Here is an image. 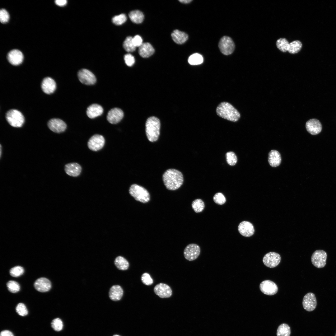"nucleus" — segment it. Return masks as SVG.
<instances>
[{"mask_svg": "<svg viewBox=\"0 0 336 336\" xmlns=\"http://www.w3.org/2000/svg\"><path fill=\"white\" fill-rule=\"evenodd\" d=\"M162 180L166 189L170 190H176L180 187L184 181L182 174L179 170L170 169L165 171Z\"/></svg>", "mask_w": 336, "mask_h": 336, "instance_id": "1", "label": "nucleus"}, {"mask_svg": "<svg viewBox=\"0 0 336 336\" xmlns=\"http://www.w3.org/2000/svg\"><path fill=\"white\" fill-rule=\"evenodd\" d=\"M216 111L220 117L233 122L237 121L240 117L238 111L232 105L226 102L221 103L217 106Z\"/></svg>", "mask_w": 336, "mask_h": 336, "instance_id": "2", "label": "nucleus"}, {"mask_svg": "<svg viewBox=\"0 0 336 336\" xmlns=\"http://www.w3.org/2000/svg\"><path fill=\"white\" fill-rule=\"evenodd\" d=\"M161 124L157 117L152 116L148 118L145 124V131L148 139L151 142L156 141L160 134Z\"/></svg>", "mask_w": 336, "mask_h": 336, "instance_id": "3", "label": "nucleus"}, {"mask_svg": "<svg viewBox=\"0 0 336 336\" xmlns=\"http://www.w3.org/2000/svg\"><path fill=\"white\" fill-rule=\"evenodd\" d=\"M129 192L130 195L137 201L146 203L150 200V195L148 191L144 187L137 184L131 185Z\"/></svg>", "mask_w": 336, "mask_h": 336, "instance_id": "4", "label": "nucleus"}, {"mask_svg": "<svg viewBox=\"0 0 336 336\" xmlns=\"http://www.w3.org/2000/svg\"><path fill=\"white\" fill-rule=\"evenodd\" d=\"M6 118L8 123L14 127H22L25 122V119L22 114L19 111L12 109L6 114Z\"/></svg>", "mask_w": 336, "mask_h": 336, "instance_id": "5", "label": "nucleus"}, {"mask_svg": "<svg viewBox=\"0 0 336 336\" xmlns=\"http://www.w3.org/2000/svg\"><path fill=\"white\" fill-rule=\"evenodd\" d=\"M218 46L221 53L225 55L231 54L235 48V44L232 39L226 36H224L221 39Z\"/></svg>", "mask_w": 336, "mask_h": 336, "instance_id": "6", "label": "nucleus"}, {"mask_svg": "<svg viewBox=\"0 0 336 336\" xmlns=\"http://www.w3.org/2000/svg\"><path fill=\"white\" fill-rule=\"evenodd\" d=\"M326 253L322 250H315L312 254L311 262L313 265L318 268L324 267L326 264Z\"/></svg>", "mask_w": 336, "mask_h": 336, "instance_id": "7", "label": "nucleus"}, {"mask_svg": "<svg viewBox=\"0 0 336 336\" xmlns=\"http://www.w3.org/2000/svg\"><path fill=\"white\" fill-rule=\"evenodd\" d=\"M200 253L199 246L195 244H190L185 248L184 254L186 259L189 261H193L197 259Z\"/></svg>", "mask_w": 336, "mask_h": 336, "instance_id": "8", "label": "nucleus"}, {"mask_svg": "<svg viewBox=\"0 0 336 336\" xmlns=\"http://www.w3.org/2000/svg\"><path fill=\"white\" fill-rule=\"evenodd\" d=\"M77 76L80 81L86 85L94 84L96 82L94 75L90 71L86 69H82L78 72Z\"/></svg>", "mask_w": 336, "mask_h": 336, "instance_id": "9", "label": "nucleus"}, {"mask_svg": "<svg viewBox=\"0 0 336 336\" xmlns=\"http://www.w3.org/2000/svg\"><path fill=\"white\" fill-rule=\"evenodd\" d=\"M105 144V139L101 135L96 134L89 139L87 146L90 149L94 151H98L101 149Z\"/></svg>", "mask_w": 336, "mask_h": 336, "instance_id": "10", "label": "nucleus"}, {"mask_svg": "<svg viewBox=\"0 0 336 336\" xmlns=\"http://www.w3.org/2000/svg\"><path fill=\"white\" fill-rule=\"evenodd\" d=\"M281 260V257L279 254L271 252L264 255L263 262L266 266L270 268H273L279 264Z\"/></svg>", "mask_w": 336, "mask_h": 336, "instance_id": "11", "label": "nucleus"}, {"mask_svg": "<svg viewBox=\"0 0 336 336\" xmlns=\"http://www.w3.org/2000/svg\"><path fill=\"white\" fill-rule=\"evenodd\" d=\"M259 288L264 294L272 296L276 294L278 291L276 284L270 280H265L262 282L259 285Z\"/></svg>", "mask_w": 336, "mask_h": 336, "instance_id": "12", "label": "nucleus"}, {"mask_svg": "<svg viewBox=\"0 0 336 336\" xmlns=\"http://www.w3.org/2000/svg\"><path fill=\"white\" fill-rule=\"evenodd\" d=\"M48 126L52 131L57 133L64 132L67 127L64 122L58 118L50 119L48 123Z\"/></svg>", "mask_w": 336, "mask_h": 336, "instance_id": "13", "label": "nucleus"}, {"mask_svg": "<svg viewBox=\"0 0 336 336\" xmlns=\"http://www.w3.org/2000/svg\"><path fill=\"white\" fill-rule=\"evenodd\" d=\"M302 305L304 308L308 311L314 310L317 306V300L314 294L309 292L304 296L302 301Z\"/></svg>", "mask_w": 336, "mask_h": 336, "instance_id": "14", "label": "nucleus"}, {"mask_svg": "<svg viewBox=\"0 0 336 336\" xmlns=\"http://www.w3.org/2000/svg\"><path fill=\"white\" fill-rule=\"evenodd\" d=\"M155 293L162 298L170 297L172 294V291L168 285L161 283L155 286L154 288Z\"/></svg>", "mask_w": 336, "mask_h": 336, "instance_id": "15", "label": "nucleus"}, {"mask_svg": "<svg viewBox=\"0 0 336 336\" xmlns=\"http://www.w3.org/2000/svg\"><path fill=\"white\" fill-rule=\"evenodd\" d=\"M124 115V112L121 109L115 108L111 109L108 112L107 119L110 123L116 124L122 120Z\"/></svg>", "mask_w": 336, "mask_h": 336, "instance_id": "16", "label": "nucleus"}, {"mask_svg": "<svg viewBox=\"0 0 336 336\" xmlns=\"http://www.w3.org/2000/svg\"><path fill=\"white\" fill-rule=\"evenodd\" d=\"M306 127L307 131L313 135L319 134L322 128L320 122L315 119H311L307 121L306 123Z\"/></svg>", "mask_w": 336, "mask_h": 336, "instance_id": "17", "label": "nucleus"}, {"mask_svg": "<svg viewBox=\"0 0 336 336\" xmlns=\"http://www.w3.org/2000/svg\"><path fill=\"white\" fill-rule=\"evenodd\" d=\"M239 232L242 236L246 237L252 236L254 232L253 224L250 222L243 221L241 222L238 226Z\"/></svg>", "mask_w": 336, "mask_h": 336, "instance_id": "18", "label": "nucleus"}, {"mask_svg": "<svg viewBox=\"0 0 336 336\" xmlns=\"http://www.w3.org/2000/svg\"><path fill=\"white\" fill-rule=\"evenodd\" d=\"M7 58L12 65H18L21 64L23 59V55L20 50L14 49L11 50L7 54Z\"/></svg>", "mask_w": 336, "mask_h": 336, "instance_id": "19", "label": "nucleus"}, {"mask_svg": "<svg viewBox=\"0 0 336 336\" xmlns=\"http://www.w3.org/2000/svg\"><path fill=\"white\" fill-rule=\"evenodd\" d=\"M34 286L37 291L44 292L50 290L51 287V284L50 281L47 278H40L35 281Z\"/></svg>", "mask_w": 336, "mask_h": 336, "instance_id": "20", "label": "nucleus"}, {"mask_svg": "<svg viewBox=\"0 0 336 336\" xmlns=\"http://www.w3.org/2000/svg\"><path fill=\"white\" fill-rule=\"evenodd\" d=\"M41 87L44 92L47 94H50L55 91L56 88V83L51 78L46 77L42 81Z\"/></svg>", "mask_w": 336, "mask_h": 336, "instance_id": "21", "label": "nucleus"}, {"mask_svg": "<svg viewBox=\"0 0 336 336\" xmlns=\"http://www.w3.org/2000/svg\"><path fill=\"white\" fill-rule=\"evenodd\" d=\"M64 170L68 175L77 177L79 176L82 171L81 166L77 163H70L66 164L65 166Z\"/></svg>", "mask_w": 336, "mask_h": 336, "instance_id": "22", "label": "nucleus"}, {"mask_svg": "<svg viewBox=\"0 0 336 336\" xmlns=\"http://www.w3.org/2000/svg\"><path fill=\"white\" fill-rule=\"evenodd\" d=\"M103 111L102 107L96 104H92L87 108L86 113L87 116L91 119H93L102 114Z\"/></svg>", "mask_w": 336, "mask_h": 336, "instance_id": "23", "label": "nucleus"}, {"mask_svg": "<svg viewBox=\"0 0 336 336\" xmlns=\"http://www.w3.org/2000/svg\"><path fill=\"white\" fill-rule=\"evenodd\" d=\"M123 295V290L119 285H114L110 288L109 295L110 299L114 301L120 300Z\"/></svg>", "mask_w": 336, "mask_h": 336, "instance_id": "24", "label": "nucleus"}, {"mask_svg": "<svg viewBox=\"0 0 336 336\" xmlns=\"http://www.w3.org/2000/svg\"><path fill=\"white\" fill-rule=\"evenodd\" d=\"M154 51V49L149 43H143L138 47V53L141 56L144 58L150 56L153 54Z\"/></svg>", "mask_w": 336, "mask_h": 336, "instance_id": "25", "label": "nucleus"}, {"mask_svg": "<svg viewBox=\"0 0 336 336\" xmlns=\"http://www.w3.org/2000/svg\"><path fill=\"white\" fill-rule=\"evenodd\" d=\"M268 161L269 165L272 167L279 166L281 161L280 153L277 150H271L268 153Z\"/></svg>", "mask_w": 336, "mask_h": 336, "instance_id": "26", "label": "nucleus"}, {"mask_svg": "<svg viewBox=\"0 0 336 336\" xmlns=\"http://www.w3.org/2000/svg\"><path fill=\"white\" fill-rule=\"evenodd\" d=\"M171 36L173 40L179 44L184 43L188 38V36L186 33L178 30H174L171 33Z\"/></svg>", "mask_w": 336, "mask_h": 336, "instance_id": "27", "label": "nucleus"}, {"mask_svg": "<svg viewBox=\"0 0 336 336\" xmlns=\"http://www.w3.org/2000/svg\"><path fill=\"white\" fill-rule=\"evenodd\" d=\"M128 16L131 21L136 24H140L142 22L144 18L143 13L138 10L130 12Z\"/></svg>", "mask_w": 336, "mask_h": 336, "instance_id": "28", "label": "nucleus"}, {"mask_svg": "<svg viewBox=\"0 0 336 336\" xmlns=\"http://www.w3.org/2000/svg\"><path fill=\"white\" fill-rule=\"evenodd\" d=\"M114 263L115 266L120 270H126L129 266L128 261L122 256L117 257L114 260Z\"/></svg>", "mask_w": 336, "mask_h": 336, "instance_id": "29", "label": "nucleus"}, {"mask_svg": "<svg viewBox=\"0 0 336 336\" xmlns=\"http://www.w3.org/2000/svg\"><path fill=\"white\" fill-rule=\"evenodd\" d=\"M291 333L290 326L287 324L283 323L278 327L277 331V336H290Z\"/></svg>", "mask_w": 336, "mask_h": 336, "instance_id": "30", "label": "nucleus"}, {"mask_svg": "<svg viewBox=\"0 0 336 336\" xmlns=\"http://www.w3.org/2000/svg\"><path fill=\"white\" fill-rule=\"evenodd\" d=\"M203 61V56L200 54L196 53L191 55L188 59V62L192 65H197L202 63Z\"/></svg>", "mask_w": 336, "mask_h": 336, "instance_id": "31", "label": "nucleus"}, {"mask_svg": "<svg viewBox=\"0 0 336 336\" xmlns=\"http://www.w3.org/2000/svg\"><path fill=\"white\" fill-rule=\"evenodd\" d=\"M302 46L301 42L299 40H295L289 44L288 51L292 54L298 52Z\"/></svg>", "mask_w": 336, "mask_h": 336, "instance_id": "32", "label": "nucleus"}, {"mask_svg": "<svg viewBox=\"0 0 336 336\" xmlns=\"http://www.w3.org/2000/svg\"><path fill=\"white\" fill-rule=\"evenodd\" d=\"M192 208L196 213L202 212L204 209L205 204L201 199H197L193 201L192 203Z\"/></svg>", "mask_w": 336, "mask_h": 336, "instance_id": "33", "label": "nucleus"}, {"mask_svg": "<svg viewBox=\"0 0 336 336\" xmlns=\"http://www.w3.org/2000/svg\"><path fill=\"white\" fill-rule=\"evenodd\" d=\"M132 38L133 37L131 36H128L123 43V47L127 52H132L135 50L136 47L133 43Z\"/></svg>", "mask_w": 336, "mask_h": 336, "instance_id": "34", "label": "nucleus"}, {"mask_svg": "<svg viewBox=\"0 0 336 336\" xmlns=\"http://www.w3.org/2000/svg\"><path fill=\"white\" fill-rule=\"evenodd\" d=\"M289 45V42L285 38H280L276 42V45L277 48L283 52L288 51Z\"/></svg>", "mask_w": 336, "mask_h": 336, "instance_id": "35", "label": "nucleus"}, {"mask_svg": "<svg viewBox=\"0 0 336 336\" xmlns=\"http://www.w3.org/2000/svg\"><path fill=\"white\" fill-rule=\"evenodd\" d=\"M7 286L9 291L12 293L17 292L20 289L19 284L14 281H9L7 284Z\"/></svg>", "mask_w": 336, "mask_h": 336, "instance_id": "36", "label": "nucleus"}, {"mask_svg": "<svg viewBox=\"0 0 336 336\" xmlns=\"http://www.w3.org/2000/svg\"><path fill=\"white\" fill-rule=\"evenodd\" d=\"M227 163L230 166H233L237 162V157L235 154L232 152H229L226 154Z\"/></svg>", "mask_w": 336, "mask_h": 336, "instance_id": "37", "label": "nucleus"}, {"mask_svg": "<svg viewBox=\"0 0 336 336\" xmlns=\"http://www.w3.org/2000/svg\"><path fill=\"white\" fill-rule=\"evenodd\" d=\"M24 268L20 266H16L12 268L10 270V275L12 277H17L22 275L24 272Z\"/></svg>", "mask_w": 336, "mask_h": 336, "instance_id": "38", "label": "nucleus"}, {"mask_svg": "<svg viewBox=\"0 0 336 336\" xmlns=\"http://www.w3.org/2000/svg\"><path fill=\"white\" fill-rule=\"evenodd\" d=\"M127 20V17L125 14H121L116 16L112 19V21L114 24L120 25L124 23Z\"/></svg>", "mask_w": 336, "mask_h": 336, "instance_id": "39", "label": "nucleus"}, {"mask_svg": "<svg viewBox=\"0 0 336 336\" xmlns=\"http://www.w3.org/2000/svg\"><path fill=\"white\" fill-rule=\"evenodd\" d=\"M51 325L54 330L57 331L61 330L63 326L62 321L58 318L54 319L51 323Z\"/></svg>", "mask_w": 336, "mask_h": 336, "instance_id": "40", "label": "nucleus"}, {"mask_svg": "<svg viewBox=\"0 0 336 336\" xmlns=\"http://www.w3.org/2000/svg\"><path fill=\"white\" fill-rule=\"evenodd\" d=\"M214 202L219 205H222L226 202V200L224 195L221 193H216L213 197Z\"/></svg>", "mask_w": 336, "mask_h": 336, "instance_id": "41", "label": "nucleus"}, {"mask_svg": "<svg viewBox=\"0 0 336 336\" xmlns=\"http://www.w3.org/2000/svg\"><path fill=\"white\" fill-rule=\"evenodd\" d=\"M16 310L17 313L21 316H25L28 313L26 306L22 303H19L16 307Z\"/></svg>", "mask_w": 336, "mask_h": 336, "instance_id": "42", "label": "nucleus"}, {"mask_svg": "<svg viewBox=\"0 0 336 336\" xmlns=\"http://www.w3.org/2000/svg\"><path fill=\"white\" fill-rule=\"evenodd\" d=\"M141 279L142 282L144 284L147 286L150 285L153 283L152 279L151 278L150 275L146 273H143L142 275Z\"/></svg>", "mask_w": 336, "mask_h": 336, "instance_id": "43", "label": "nucleus"}, {"mask_svg": "<svg viewBox=\"0 0 336 336\" xmlns=\"http://www.w3.org/2000/svg\"><path fill=\"white\" fill-rule=\"evenodd\" d=\"M9 19V15L8 12L5 9H2L0 10V21L2 23H5L8 21Z\"/></svg>", "mask_w": 336, "mask_h": 336, "instance_id": "44", "label": "nucleus"}, {"mask_svg": "<svg viewBox=\"0 0 336 336\" xmlns=\"http://www.w3.org/2000/svg\"><path fill=\"white\" fill-rule=\"evenodd\" d=\"M124 58L125 63L128 66H132L135 63V58L130 54H127L125 55Z\"/></svg>", "mask_w": 336, "mask_h": 336, "instance_id": "45", "label": "nucleus"}, {"mask_svg": "<svg viewBox=\"0 0 336 336\" xmlns=\"http://www.w3.org/2000/svg\"><path fill=\"white\" fill-rule=\"evenodd\" d=\"M132 41L134 46L136 47H140L142 44V40L141 37L139 35H136L132 38Z\"/></svg>", "mask_w": 336, "mask_h": 336, "instance_id": "46", "label": "nucleus"}, {"mask_svg": "<svg viewBox=\"0 0 336 336\" xmlns=\"http://www.w3.org/2000/svg\"><path fill=\"white\" fill-rule=\"evenodd\" d=\"M0 336H14V335L10 331L4 330L1 332Z\"/></svg>", "mask_w": 336, "mask_h": 336, "instance_id": "47", "label": "nucleus"}, {"mask_svg": "<svg viewBox=\"0 0 336 336\" xmlns=\"http://www.w3.org/2000/svg\"><path fill=\"white\" fill-rule=\"evenodd\" d=\"M67 2L66 0H56L55 1L56 4L60 6H65L67 4Z\"/></svg>", "mask_w": 336, "mask_h": 336, "instance_id": "48", "label": "nucleus"}, {"mask_svg": "<svg viewBox=\"0 0 336 336\" xmlns=\"http://www.w3.org/2000/svg\"><path fill=\"white\" fill-rule=\"evenodd\" d=\"M192 1V0H179V1L180 2L182 3H184V4L189 3L190 2H191Z\"/></svg>", "mask_w": 336, "mask_h": 336, "instance_id": "49", "label": "nucleus"}, {"mask_svg": "<svg viewBox=\"0 0 336 336\" xmlns=\"http://www.w3.org/2000/svg\"><path fill=\"white\" fill-rule=\"evenodd\" d=\"M1 153H2V146H1V144H0V157H1V154H2Z\"/></svg>", "mask_w": 336, "mask_h": 336, "instance_id": "50", "label": "nucleus"}, {"mask_svg": "<svg viewBox=\"0 0 336 336\" xmlns=\"http://www.w3.org/2000/svg\"><path fill=\"white\" fill-rule=\"evenodd\" d=\"M113 336H119V335H113Z\"/></svg>", "mask_w": 336, "mask_h": 336, "instance_id": "51", "label": "nucleus"}, {"mask_svg": "<svg viewBox=\"0 0 336 336\" xmlns=\"http://www.w3.org/2000/svg\"><path fill=\"white\" fill-rule=\"evenodd\" d=\"M335 336H336V334H335Z\"/></svg>", "mask_w": 336, "mask_h": 336, "instance_id": "52", "label": "nucleus"}]
</instances>
